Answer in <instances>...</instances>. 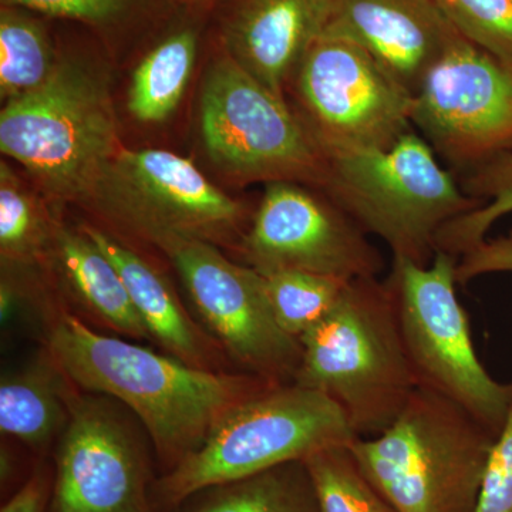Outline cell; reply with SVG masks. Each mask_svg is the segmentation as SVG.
Returning a JSON list of instances; mask_svg holds the SVG:
<instances>
[{
  "mask_svg": "<svg viewBox=\"0 0 512 512\" xmlns=\"http://www.w3.org/2000/svg\"><path fill=\"white\" fill-rule=\"evenodd\" d=\"M461 185L483 204L441 229L437 251L456 258L485 241L495 222L512 214V151L466 173Z\"/></svg>",
  "mask_w": 512,
  "mask_h": 512,
  "instance_id": "cell-22",
  "label": "cell"
},
{
  "mask_svg": "<svg viewBox=\"0 0 512 512\" xmlns=\"http://www.w3.org/2000/svg\"><path fill=\"white\" fill-rule=\"evenodd\" d=\"M47 348L70 382L114 397L136 413L170 468L197 450L229 410L282 384L188 365L96 332L69 312L53 318Z\"/></svg>",
  "mask_w": 512,
  "mask_h": 512,
  "instance_id": "cell-1",
  "label": "cell"
},
{
  "mask_svg": "<svg viewBox=\"0 0 512 512\" xmlns=\"http://www.w3.org/2000/svg\"><path fill=\"white\" fill-rule=\"evenodd\" d=\"M90 200L107 217L150 242L197 238L214 242L234 234L244 208L187 158L165 150H120Z\"/></svg>",
  "mask_w": 512,
  "mask_h": 512,
  "instance_id": "cell-12",
  "label": "cell"
},
{
  "mask_svg": "<svg viewBox=\"0 0 512 512\" xmlns=\"http://www.w3.org/2000/svg\"><path fill=\"white\" fill-rule=\"evenodd\" d=\"M332 0H241L225 30L228 55L284 96L293 73L325 32Z\"/></svg>",
  "mask_w": 512,
  "mask_h": 512,
  "instance_id": "cell-16",
  "label": "cell"
},
{
  "mask_svg": "<svg viewBox=\"0 0 512 512\" xmlns=\"http://www.w3.org/2000/svg\"><path fill=\"white\" fill-rule=\"evenodd\" d=\"M323 192L393 258L429 265L441 229L483 204L416 130L375 150L326 154Z\"/></svg>",
  "mask_w": 512,
  "mask_h": 512,
  "instance_id": "cell-4",
  "label": "cell"
},
{
  "mask_svg": "<svg viewBox=\"0 0 512 512\" xmlns=\"http://www.w3.org/2000/svg\"><path fill=\"white\" fill-rule=\"evenodd\" d=\"M299 342L293 383L332 400L359 439L383 433L417 389L383 279L349 282Z\"/></svg>",
  "mask_w": 512,
  "mask_h": 512,
  "instance_id": "cell-2",
  "label": "cell"
},
{
  "mask_svg": "<svg viewBox=\"0 0 512 512\" xmlns=\"http://www.w3.org/2000/svg\"><path fill=\"white\" fill-rule=\"evenodd\" d=\"M6 5L36 10L57 18L107 22L117 18L133 0H3Z\"/></svg>",
  "mask_w": 512,
  "mask_h": 512,
  "instance_id": "cell-30",
  "label": "cell"
},
{
  "mask_svg": "<svg viewBox=\"0 0 512 512\" xmlns=\"http://www.w3.org/2000/svg\"><path fill=\"white\" fill-rule=\"evenodd\" d=\"M201 133L211 160L239 181L322 185L326 156L308 128L228 53L205 77Z\"/></svg>",
  "mask_w": 512,
  "mask_h": 512,
  "instance_id": "cell-8",
  "label": "cell"
},
{
  "mask_svg": "<svg viewBox=\"0 0 512 512\" xmlns=\"http://www.w3.org/2000/svg\"><path fill=\"white\" fill-rule=\"evenodd\" d=\"M52 245L64 281L94 319L127 338L151 339L116 266L86 232L57 227Z\"/></svg>",
  "mask_w": 512,
  "mask_h": 512,
  "instance_id": "cell-18",
  "label": "cell"
},
{
  "mask_svg": "<svg viewBox=\"0 0 512 512\" xmlns=\"http://www.w3.org/2000/svg\"><path fill=\"white\" fill-rule=\"evenodd\" d=\"M197 53L192 30L174 33L138 64L128 89L127 109L143 123H160L173 113L190 80Z\"/></svg>",
  "mask_w": 512,
  "mask_h": 512,
  "instance_id": "cell-20",
  "label": "cell"
},
{
  "mask_svg": "<svg viewBox=\"0 0 512 512\" xmlns=\"http://www.w3.org/2000/svg\"><path fill=\"white\" fill-rule=\"evenodd\" d=\"M148 483L146 457L119 414L72 396L50 512H151Z\"/></svg>",
  "mask_w": 512,
  "mask_h": 512,
  "instance_id": "cell-14",
  "label": "cell"
},
{
  "mask_svg": "<svg viewBox=\"0 0 512 512\" xmlns=\"http://www.w3.org/2000/svg\"><path fill=\"white\" fill-rule=\"evenodd\" d=\"M356 439L339 407L322 393L272 384L229 410L204 443L158 481L157 497L175 507L202 491Z\"/></svg>",
  "mask_w": 512,
  "mask_h": 512,
  "instance_id": "cell-5",
  "label": "cell"
},
{
  "mask_svg": "<svg viewBox=\"0 0 512 512\" xmlns=\"http://www.w3.org/2000/svg\"><path fill=\"white\" fill-rule=\"evenodd\" d=\"M82 231L116 266L151 340L188 365L211 369L214 353L210 342L188 316L164 275L107 232L90 225H84Z\"/></svg>",
  "mask_w": 512,
  "mask_h": 512,
  "instance_id": "cell-17",
  "label": "cell"
},
{
  "mask_svg": "<svg viewBox=\"0 0 512 512\" xmlns=\"http://www.w3.org/2000/svg\"><path fill=\"white\" fill-rule=\"evenodd\" d=\"M55 228L47 224L35 198L8 165H0V252L3 261L32 264L53 242Z\"/></svg>",
  "mask_w": 512,
  "mask_h": 512,
  "instance_id": "cell-26",
  "label": "cell"
},
{
  "mask_svg": "<svg viewBox=\"0 0 512 512\" xmlns=\"http://www.w3.org/2000/svg\"><path fill=\"white\" fill-rule=\"evenodd\" d=\"M50 497H52V483L45 471L39 468L3 504L0 512H46Z\"/></svg>",
  "mask_w": 512,
  "mask_h": 512,
  "instance_id": "cell-31",
  "label": "cell"
},
{
  "mask_svg": "<svg viewBox=\"0 0 512 512\" xmlns=\"http://www.w3.org/2000/svg\"><path fill=\"white\" fill-rule=\"evenodd\" d=\"M458 258L437 251L429 265L392 258L383 279L417 387L446 397L495 436L512 400V383L485 369L457 298Z\"/></svg>",
  "mask_w": 512,
  "mask_h": 512,
  "instance_id": "cell-7",
  "label": "cell"
},
{
  "mask_svg": "<svg viewBox=\"0 0 512 512\" xmlns=\"http://www.w3.org/2000/svg\"><path fill=\"white\" fill-rule=\"evenodd\" d=\"M177 269L192 303L225 350L249 375L272 383H293L302 348L276 322L264 276L234 264L212 242L158 238L153 242Z\"/></svg>",
  "mask_w": 512,
  "mask_h": 512,
  "instance_id": "cell-11",
  "label": "cell"
},
{
  "mask_svg": "<svg viewBox=\"0 0 512 512\" xmlns=\"http://www.w3.org/2000/svg\"><path fill=\"white\" fill-rule=\"evenodd\" d=\"M292 82L301 106L296 114L325 156L387 148L413 130L412 94L343 37L320 36Z\"/></svg>",
  "mask_w": 512,
  "mask_h": 512,
  "instance_id": "cell-9",
  "label": "cell"
},
{
  "mask_svg": "<svg viewBox=\"0 0 512 512\" xmlns=\"http://www.w3.org/2000/svg\"><path fill=\"white\" fill-rule=\"evenodd\" d=\"M476 512H512V400L495 437Z\"/></svg>",
  "mask_w": 512,
  "mask_h": 512,
  "instance_id": "cell-28",
  "label": "cell"
},
{
  "mask_svg": "<svg viewBox=\"0 0 512 512\" xmlns=\"http://www.w3.org/2000/svg\"><path fill=\"white\" fill-rule=\"evenodd\" d=\"M242 251L259 274L296 269L350 282L384 268L369 235L328 194L292 181L268 184Z\"/></svg>",
  "mask_w": 512,
  "mask_h": 512,
  "instance_id": "cell-13",
  "label": "cell"
},
{
  "mask_svg": "<svg viewBox=\"0 0 512 512\" xmlns=\"http://www.w3.org/2000/svg\"><path fill=\"white\" fill-rule=\"evenodd\" d=\"M490 274H512V228L495 239H485L458 258V285Z\"/></svg>",
  "mask_w": 512,
  "mask_h": 512,
  "instance_id": "cell-29",
  "label": "cell"
},
{
  "mask_svg": "<svg viewBox=\"0 0 512 512\" xmlns=\"http://www.w3.org/2000/svg\"><path fill=\"white\" fill-rule=\"evenodd\" d=\"M261 275L276 322L296 339H301L335 308L349 284L335 276L296 269Z\"/></svg>",
  "mask_w": 512,
  "mask_h": 512,
  "instance_id": "cell-24",
  "label": "cell"
},
{
  "mask_svg": "<svg viewBox=\"0 0 512 512\" xmlns=\"http://www.w3.org/2000/svg\"><path fill=\"white\" fill-rule=\"evenodd\" d=\"M0 148L50 194L90 200L119 151L106 84L86 67L60 62L49 82L6 101L0 113Z\"/></svg>",
  "mask_w": 512,
  "mask_h": 512,
  "instance_id": "cell-6",
  "label": "cell"
},
{
  "mask_svg": "<svg viewBox=\"0 0 512 512\" xmlns=\"http://www.w3.org/2000/svg\"><path fill=\"white\" fill-rule=\"evenodd\" d=\"M464 39L512 64V0H439Z\"/></svg>",
  "mask_w": 512,
  "mask_h": 512,
  "instance_id": "cell-27",
  "label": "cell"
},
{
  "mask_svg": "<svg viewBox=\"0 0 512 512\" xmlns=\"http://www.w3.org/2000/svg\"><path fill=\"white\" fill-rule=\"evenodd\" d=\"M56 60L45 29L16 9L0 13V97L18 99L35 92L55 74Z\"/></svg>",
  "mask_w": 512,
  "mask_h": 512,
  "instance_id": "cell-23",
  "label": "cell"
},
{
  "mask_svg": "<svg viewBox=\"0 0 512 512\" xmlns=\"http://www.w3.org/2000/svg\"><path fill=\"white\" fill-rule=\"evenodd\" d=\"M412 126L470 173L512 151V64L458 37L413 96Z\"/></svg>",
  "mask_w": 512,
  "mask_h": 512,
  "instance_id": "cell-10",
  "label": "cell"
},
{
  "mask_svg": "<svg viewBox=\"0 0 512 512\" xmlns=\"http://www.w3.org/2000/svg\"><path fill=\"white\" fill-rule=\"evenodd\" d=\"M303 463L319 512H396L360 470L350 444L325 448Z\"/></svg>",
  "mask_w": 512,
  "mask_h": 512,
  "instance_id": "cell-25",
  "label": "cell"
},
{
  "mask_svg": "<svg viewBox=\"0 0 512 512\" xmlns=\"http://www.w3.org/2000/svg\"><path fill=\"white\" fill-rule=\"evenodd\" d=\"M495 434L463 407L417 387L383 433L350 444L396 512H476Z\"/></svg>",
  "mask_w": 512,
  "mask_h": 512,
  "instance_id": "cell-3",
  "label": "cell"
},
{
  "mask_svg": "<svg viewBox=\"0 0 512 512\" xmlns=\"http://www.w3.org/2000/svg\"><path fill=\"white\" fill-rule=\"evenodd\" d=\"M67 377L49 359L39 360L0 383V430L30 447H45L67 426L72 394Z\"/></svg>",
  "mask_w": 512,
  "mask_h": 512,
  "instance_id": "cell-19",
  "label": "cell"
},
{
  "mask_svg": "<svg viewBox=\"0 0 512 512\" xmlns=\"http://www.w3.org/2000/svg\"><path fill=\"white\" fill-rule=\"evenodd\" d=\"M205 493L202 503L190 512H319L315 488L303 461L282 464Z\"/></svg>",
  "mask_w": 512,
  "mask_h": 512,
  "instance_id": "cell-21",
  "label": "cell"
},
{
  "mask_svg": "<svg viewBox=\"0 0 512 512\" xmlns=\"http://www.w3.org/2000/svg\"><path fill=\"white\" fill-rule=\"evenodd\" d=\"M323 35L365 49L412 96L461 36L439 0H332Z\"/></svg>",
  "mask_w": 512,
  "mask_h": 512,
  "instance_id": "cell-15",
  "label": "cell"
}]
</instances>
